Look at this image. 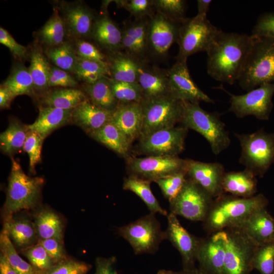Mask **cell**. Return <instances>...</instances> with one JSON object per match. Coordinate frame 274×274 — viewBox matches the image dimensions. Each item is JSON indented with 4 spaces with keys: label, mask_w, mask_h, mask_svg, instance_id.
Here are the masks:
<instances>
[{
    "label": "cell",
    "mask_w": 274,
    "mask_h": 274,
    "mask_svg": "<svg viewBox=\"0 0 274 274\" xmlns=\"http://www.w3.org/2000/svg\"><path fill=\"white\" fill-rule=\"evenodd\" d=\"M0 274H18L11 267L5 255L0 252Z\"/></svg>",
    "instance_id": "58"
},
{
    "label": "cell",
    "mask_w": 274,
    "mask_h": 274,
    "mask_svg": "<svg viewBox=\"0 0 274 274\" xmlns=\"http://www.w3.org/2000/svg\"><path fill=\"white\" fill-rule=\"evenodd\" d=\"M183 101L180 123L202 135L210 144L216 155L227 149L231 143L225 124L218 113L209 112L201 108L199 104Z\"/></svg>",
    "instance_id": "4"
},
{
    "label": "cell",
    "mask_w": 274,
    "mask_h": 274,
    "mask_svg": "<svg viewBox=\"0 0 274 274\" xmlns=\"http://www.w3.org/2000/svg\"><path fill=\"white\" fill-rule=\"evenodd\" d=\"M143 124L141 136L175 126L180 123L183 101L166 95L141 101Z\"/></svg>",
    "instance_id": "8"
},
{
    "label": "cell",
    "mask_w": 274,
    "mask_h": 274,
    "mask_svg": "<svg viewBox=\"0 0 274 274\" xmlns=\"http://www.w3.org/2000/svg\"><path fill=\"white\" fill-rule=\"evenodd\" d=\"M76 53L78 57L108 63V58L96 46L83 40L77 42Z\"/></svg>",
    "instance_id": "51"
},
{
    "label": "cell",
    "mask_w": 274,
    "mask_h": 274,
    "mask_svg": "<svg viewBox=\"0 0 274 274\" xmlns=\"http://www.w3.org/2000/svg\"><path fill=\"white\" fill-rule=\"evenodd\" d=\"M110 78L128 83H138V62L122 51L109 54Z\"/></svg>",
    "instance_id": "31"
},
{
    "label": "cell",
    "mask_w": 274,
    "mask_h": 274,
    "mask_svg": "<svg viewBox=\"0 0 274 274\" xmlns=\"http://www.w3.org/2000/svg\"><path fill=\"white\" fill-rule=\"evenodd\" d=\"M187 179L197 184L214 199L224 194L222 183L225 173L219 162H203L186 159Z\"/></svg>",
    "instance_id": "17"
},
{
    "label": "cell",
    "mask_w": 274,
    "mask_h": 274,
    "mask_svg": "<svg viewBox=\"0 0 274 274\" xmlns=\"http://www.w3.org/2000/svg\"><path fill=\"white\" fill-rule=\"evenodd\" d=\"M2 229L6 231L15 248L20 251L38 243L32 216L26 210L16 213L3 221Z\"/></svg>",
    "instance_id": "21"
},
{
    "label": "cell",
    "mask_w": 274,
    "mask_h": 274,
    "mask_svg": "<svg viewBox=\"0 0 274 274\" xmlns=\"http://www.w3.org/2000/svg\"><path fill=\"white\" fill-rule=\"evenodd\" d=\"M74 73L81 80L89 75H98L110 77V73L107 63L89 60L78 57Z\"/></svg>",
    "instance_id": "50"
},
{
    "label": "cell",
    "mask_w": 274,
    "mask_h": 274,
    "mask_svg": "<svg viewBox=\"0 0 274 274\" xmlns=\"http://www.w3.org/2000/svg\"><path fill=\"white\" fill-rule=\"evenodd\" d=\"M253 267L260 274H274V242L258 246L254 256Z\"/></svg>",
    "instance_id": "45"
},
{
    "label": "cell",
    "mask_w": 274,
    "mask_h": 274,
    "mask_svg": "<svg viewBox=\"0 0 274 274\" xmlns=\"http://www.w3.org/2000/svg\"><path fill=\"white\" fill-rule=\"evenodd\" d=\"M220 30L207 18H187L181 24L177 43L179 52L176 60H187L189 56L207 50Z\"/></svg>",
    "instance_id": "10"
},
{
    "label": "cell",
    "mask_w": 274,
    "mask_h": 274,
    "mask_svg": "<svg viewBox=\"0 0 274 274\" xmlns=\"http://www.w3.org/2000/svg\"><path fill=\"white\" fill-rule=\"evenodd\" d=\"M155 214L150 213L118 228V233L129 243L135 255L154 254L166 239L165 231L161 230Z\"/></svg>",
    "instance_id": "7"
},
{
    "label": "cell",
    "mask_w": 274,
    "mask_h": 274,
    "mask_svg": "<svg viewBox=\"0 0 274 274\" xmlns=\"http://www.w3.org/2000/svg\"><path fill=\"white\" fill-rule=\"evenodd\" d=\"M230 97L229 111L239 118L253 116L260 120H267L273 108L274 83L260 85L242 95L233 94L226 90Z\"/></svg>",
    "instance_id": "11"
},
{
    "label": "cell",
    "mask_w": 274,
    "mask_h": 274,
    "mask_svg": "<svg viewBox=\"0 0 274 274\" xmlns=\"http://www.w3.org/2000/svg\"><path fill=\"white\" fill-rule=\"evenodd\" d=\"M251 37L252 47L237 81L240 87L247 91L274 83V38Z\"/></svg>",
    "instance_id": "5"
},
{
    "label": "cell",
    "mask_w": 274,
    "mask_h": 274,
    "mask_svg": "<svg viewBox=\"0 0 274 274\" xmlns=\"http://www.w3.org/2000/svg\"><path fill=\"white\" fill-rule=\"evenodd\" d=\"M0 251L18 274H37L32 266L19 255L7 233L3 229L0 234Z\"/></svg>",
    "instance_id": "39"
},
{
    "label": "cell",
    "mask_w": 274,
    "mask_h": 274,
    "mask_svg": "<svg viewBox=\"0 0 274 274\" xmlns=\"http://www.w3.org/2000/svg\"><path fill=\"white\" fill-rule=\"evenodd\" d=\"M91 267L89 263L68 256L39 274H88Z\"/></svg>",
    "instance_id": "47"
},
{
    "label": "cell",
    "mask_w": 274,
    "mask_h": 274,
    "mask_svg": "<svg viewBox=\"0 0 274 274\" xmlns=\"http://www.w3.org/2000/svg\"><path fill=\"white\" fill-rule=\"evenodd\" d=\"M252 42L251 35L220 30L206 51L208 75L217 81L233 84L244 70Z\"/></svg>",
    "instance_id": "1"
},
{
    "label": "cell",
    "mask_w": 274,
    "mask_h": 274,
    "mask_svg": "<svg viewBox=\"0 0 274 274\" xmlns=\"http://www.w3.org/2000/svg\"><path fill=\"white\" fill-rule=\"evenodd\" d=\"M33 211L31 216L39 240L55 238L63 241L65 223L57 212L42 204Z\"/></svg>",
    "instance_id": "27"
},
{
    "label": "cell",
    "mask_w": 274,
    "mask_h": 274,
    "mask_svg": "<svg viewBox=\"0 0 274 274\" xmlns=\"http://www.w3.org/2000/svg\"><path fill=\"white\" fill-rule=\"evenodd\" d=\"M226 247L223 274H250L253 260L259 245L237 227L224 229Z\"/></svg>",
    "instance_id": "9"
},
{
    "label": "cell",
    "mask_w": 274,
    "mask_h": 274,
    "mask_svg": "<svg viewBox=\"0 0 274 274\" xmlns=\"http://www.w3.org/2000/svg\"><path fill=\"white\" fill-rule=\"evenodd\" d=\"M15 97L12 93L4 86L0 87V107L1 109L8 108L11 101Z\"/></svg>",
    "instance_id": "57"
},
{
    "label": "cell",
    "mask_w": 274,
    "mask_h": 274,
    "mask_svg": "<svg viewBox=\"0 0 274 274\" xmlns=\"http://www.w3.org/2000/svg\"><path fill=\"white\" fill-rule=\"evenodd\" d=\"M113 94L118 104L141 102L143 95L141 88L138 83L117 81L109 78Z\"/></svg>",
    "instance_id": "42"
},
{
    "label": "cell",
    "mask_w": 274,
    "mask_h": 274,
    "mask_svg": "<svg viewBox=\"0 0 274 274\" xmlns=\"http://www.w3.org/2000/svg\"><path fill=\"white\" fill-rule=\"evenodd\" d=\"M77 82L65 71L56 67H51L48 81L49 87L61 86L73 88Z\"/></svg>",
    "instance_id": "54"
},
{
    "label": "cell",
    "mask_w": 274,
    "mask_h": 274,
    "mask_svg": "<svg viewBox=\"0 0 274 274\" xmlns=\"http://www.w3.org/2000/svg\"><path fill=\"white\" fill-rule=\"evenodd\" d=\"M73 111L44 107L40 109L36 121L28 125V129L38 132L45 139L54 130L72 121Z\"/></svg>",
    "instance_id": "29"
},
{
    "label": "cell",
    "mask_w": 274,
    "mask_h": 274,
    "mask_svg": "<svg viewBox=\"0 0 274 274\" xmlns=\"http://www.w3.org/2000/svg\"><path fill=\"white\" fill-rule=\"evenodd\" d=\"M211 0H198L197 3V14L196 16L207 18V14L209 11L210 6L212 3Z\"/></svg>",
    "instance_id": "59"
},
{
    "label": "cell",
    "mask_w": 274,
    "mask_h": 274,
    "mask_svg": "<svg viewBox=\"0 0 274 274\" xmlns=\"http://www.w3.org/2000/svg\"><path fill=\"white\" fill-rule=\"evenodd\" d=\"M226 247L224 230L202 238L196 255L199 268L208 274H223Z\"/></svg>",
    "instance_id": "20"
},
{
    "label": "cell",
    "mask_w": 274,
    "mask_h": 274,
    "mask_svg": "<svg viewBox=\"0 0 274 274\" xmlns=\"http://www.w3.org/2000/svg\"><path fill=\"white\" fill-rule=\"evenodd\" d=\"M268 204V199L261 193L250 198L224 193L214 199L203 222L204 229L212 234L236 226L255 212L266 208Z\"/></svg>",
    "instance_id": "2"
},
{
    "label": "cell",
    "mask_w": 274,
    "mask_h": 274,
    "mask_svg": "<svg viewBox=\"0 0 274 274\" xmlns=\"http://www.w3.org/2000/svg\"><path fill=\"white\" fill-rule=\"evenodd\" d=\"M44 180L25 174L20 165L12 158V167L2 216L4 221L22 211L34 210L41 205Z\"/></svg>",
    "instance_id": "3"
},
{
    "label": "cell",
    "mask_w": 274,
    "mask_h": 274,
    "mask_svg": "<svg viewBox=\"0 0 274 274\" xmlns=\"http://www.w3.org/2000/svg\"><path fill=\"white\" fill-rule=\"evenodd\" d=\"M65 32L64 22L57 11L54 10L51 18L40 30L39 36L44 43L52 47L63 43Z\"/></svg>",
    "instance_id": "40"
},
{
    "label": "cell",
    "mask_w": 274,
    "mask_h": 274,
    "mask_svg": "<svg viewBox=\"0 0 274 274\" xmlns=\"http://www.w3.org/2000/svg\"><path fill=\"white\" fill-rule=\"evenodd\" d=\"M38 243L44 248L55 264L68 257L64 248L63 241L48 238L40 239Z\"/></svg>",
    "instance_id": "52"
},
{
    "label": "cell",
    "mask_w": 274,
    "mask_h": 274,
    "mask_svg": "<svg viewBox=\"0 0 274 274\" xmlns=\"http://www.w3.org/2000/svg\"><path fill=\"white\" fill-rule=\"evenodd\" d=\"M51 67L45 56L40 50L35 49L30 55L28 68L33 80L34 90L42 93L49 88Z\"/></svg>",
    "instance_id": "38"
},
{
    "label": "cell",
    "mask_w": 274,
    "mask_h": 274,
    "mask_svg": "<svg viewBox=\"0 0 274 274\" xmlns=\"http://www.w3.org/2000/svg\"><path fill=\"white\" fill-rule=\"evenodd\" d=\"M44 139L37 132L29 130L23 147L29 156V170L35 172V166L41 161V154Z\"/></svg>",
    "instance_id": "49"
},
{
    "label": "cell",
    "mask_w": 274,
    "mask_h": 274,
    "mask_svg": "<svg viewBox=\"0 0 274 274\" xmlns=\"http://www.w3.org/2000/svg\"><path fill=\"white\" fill-rule=\"evenodd\" d=\"M88 135L118 154L128 156L131 143L111 120Z\"/></svg>",
    "instance_id": "32"
},
{
    "label": "cell",
    "mask_w": 274,
    "mask_h": 274,
    "mask_svg": "<svg viewBox=\"0 0 274 274\" xmlns=\"http://www.w3.org/2000/svg\"><path fill=\"white\" fill-rule=\"evenodd\" d=\"M112 112L100 108L87 99L73 110L72 121L89 135L110 122Z\"/></svg>",
    "instance_id": "28"
},
{
    "label": "cell",
    "mask_w": 274,
    "mask_h": 274,
    "mask_svg": "<svg viewBox=\"0 0 274 274\" xmlns=\"http://www.w3.org/2000/svg\"><path fill=\"white\" fill-rule=\"evenodd\" d=\"M138 83L143 100L170 95L167 71L148 63L138 62Z\"/></svg>",
    "instance_id": "22"
},
{
    "label": "cell",
    "mask_w": 274,
    "mask_h": 274,
    "mask_svg": "<svg viewBox=\"0 0 274 274\" xmlns=\"http://www.w3.org/2000/svg\"><path fill=\"white\" fill-rule=\"evenodd\" d=\"M16 97L34 93L33 82L28 68L22 63L15 65L9 76L2 84Z\"/></svg>",
    "instance_id": "37"
},
{
    "label": "cell",
    "mask_w": 274,
    "mask_h": 274,
    "mask_svg": "<svg viewBox=\"0 0 274 274\" xmlns=\"http://www.w3.org/2000/svg\"><path fill=\"white\" fill-rule=\"evenodd\" d=\"M187 181L185 172H180L155 182L164 196L169 202L173 200L182 190Z\"/></svg>",
    "instance_id": "48"
},
{
    "label": "cell",
    "mask_w": 274,
    "mask_h": 274,
    "mask_svg": "<svg viewBox=\"0 0 274 274\" xmlns=\"http://www.w3.org/2000/svg\"><path fill=\"white\" fill-rule=\"evenodd\" d=\"M251 36L274 38V12L261 15L254 26Z\"/></svg>",
    "instance_id": "53"
},
{
    "label": "cell",
    "mask_w": 274,
    "mask_h": 274,
    "mask_svg": "<svg viewBox=\"0 0 274 274\" xmlns=\"http://www.w3.org/2000/svg\"><path fill=\"white\" fill-rule=\"evenodd\" d=\"M181 24L156 12L149 18V58L161 60L167 56L172 45L177 42Z\"/></svg>",
    "instance_id": "15"
},
{
    "label": "cell",
    "mask_w": 274,
    "mask_h": 274,
    "mask_svg": "<svg viewBox=\"0 0 274 274\" xmlns=\"http://www.w3.org/2000/svg\"><path fill=\"white\" fill-rule=\"evenodd\" d=\"M87 98L82 90L74 88L56 89L46 92L42 101L46 107H52L63 110H74Z\"/></svg>",
    "instance_id": "33"
},
{
    "label": "cell",
    "mask_w": 274,
    "mask_h": 274,
    "mask_svg": "<svg viewBox=\"0 0 274 274\" xmlns=\"http://www.w3.org/2000/svg\"><path fill=\"white\" fill-rule=\"evenodd\" d=\"M214 199L201 187L187 179L181 191L169 202L170 212L191 221L203 222Z\"/></svg>",
    "instance_id": "13"
},
{
    "label": "cell",
    "mask_w": 274,
    "mask_h": 274,
    "mask_svg": "<svg viewBox=\"0 0 274 274\" xmlns=\"http://www.w3.org/2000/svg\"><path fill=\"white\" fill-rule=\"evenodd\" d=\"M108 77H103L92 84H85L84 89L90 101L102 109L113 111L118 105Z\"/></svg>",
    "instance_id": "34"
},
{
    "label": "cell",
    "mask_w": 274,
    "mask_h": 274,
    "mask_svg": "<svg viewBox=\"0 0 274 274\" xmlns=\"http://www.w3.org/2000/svg\"><path fill=\"white\" fill-rule=\"evenodd\" d=\"M149 19L124 22L121 51L139 63H148Z\"/></svg>",
    "instance_id": "19"
},
{
    "label": "cell",
    "mask_w": 274,
    "mask_h": 274,
    "mask_svg": "<svg viewBox=\"0 0 274 274\" xmlns=\"http://www.w3.org/2000/svg\"><path fill=\"white\" fill-rule=\"evenodd\" d=\"M170 94L181 101L193 103L204 101L214 104L215 101L195 84L192 79L187 60H176L167 70Z\"/></svg>",
    "instance_id": "16"
},
{
    "label": "cell",
    "mask_w": 274,
    "mask_h": 274,
    "mask_svg": "<svg viewBox=\"0 0 274 274\" xmlns=\"http://www.w3.org/2000/svg\"><path fill=\"white\" fill-rule=\"evenodd\" d=\"M157 274H179V273L172 270L160 269L158 271Z\"/></svg>",
    "instance_id": "61"
},
{
    "label": "cell",
    "mask_w": 274,
    "mask_h": 274,
    "mask_svg": "<svg viewBox=\"0 0 274 274\" xmlns=\"http://www.w3.org/2000/svg\"><path fill=\"white\" fill-rule=\"evenodd\" d=\"M116 258L98 257L95 259V269L93 274H118L115 268Z\"/></svg>",
    "instance_id": "56"
},
{
    "label": "cell",
    "mask_w": 274,
    "mask_h": 274,
    "mask_svg": "<svg viewBox=\"0 0 274 274\" xmlns=\"http://www.w3.org/2000/svg\"><path fill=\"white\" fill-rule=\"evenodd\" d=\"M128 175L150 182L180 173L186 172V159L178 156H147L126 157Z\"/></svg>",
    "instance_id": "12"
},
{
    "label": "cell",
    "mask_w": 274,
    "mask_h": 274,
    "mask_svg": "<svg viewBox=\"0 0 274 274\" xmlns=\"http://www.w3.org/2000/svg\"><path fill=\"white\" fill-rule=\"evenodd\" d=\"M235 227L241 229L259 246L274 242V218L266 208L255 212Z\"/></svg>",
    "instance_id": "26"
},
{
    "label": "cell",
    "mask_w": 274,
    "mask_h": 274,
    "mask_svg": "<svg viewBox=\"0 0 274 274\" xmlns=\"http://www.w3.org/2000/svg\"><path fill=\"white\" fill-rule=\"evenodd\" d=\"M46 54L57 67L66 72L74 73L78 56L70 44L63 43L51 47L46 50Z\"/></svg>",
    "instance_id": "41"
},
{
    "label": "cell",
    "mask_w": 274,
    "mask_h": 274,
    "mask_svg": "<svg viewBox=\"0 0 274 274\" xmlns=\"http://www.w3.org/2000/svg\"><path fill=\"white\" fill-rule=\"evenodd\" d=\"M117 7L128 11L134 19L150 18L155 13L154 0L115 1Z\"/></svg>",
    "instance_id": "46"
},
{
    "label": "cell",
    "mask_w": 274,
    "mask_h": 274,
    "mask_svg": "<svg viewBox=\"0 0 274 274\" xmlns=\"http://www.w3.org/2000/svg\"><path fill=\"white\" fill-rule=\"evenodd\" d=\"M179 273V274H208L199 267L196 268L195 267L190 269H183Z\"/></svg>",
    "instance_id": "60"
},
{
    "label": "cell",
    "mask_w": 274,
    "mask_h": 274,
    "mask_svg": "<svg viewBox=\"0 0 274 274\" xmlns=\"http://www.w3.org/2000/svg\"><path fill=\"white\" fill-rule=\"evenodd\" d=\"M28 130V125L18 121H11L6 129L0 134L2 151L12 155L23 149Z\"/></svg>",
    "instance_id": "36"
},
{
    "label": "cell",
    "mask_w": 274,
    "mask_h": 274,
    "mask_svg": "<svg viewBox=\"0 0 274 274\" xmlns=\"http://www.w3.org/2000/svg\"><path fill=\"white\" fill-rule=\"evenodd\" d=\"M187 132L184 126L159 130L139 138L135 149L146 156H178L185 149Z\"/></svg>",
    "instance_id": "14"
},
{
    "label": "cell",
    "mask_w": 274,
    "mask_h": 274,
    "mask_svg": "<svg viewBox=\"0 0 274 274\" xmlns=\"http://www.w3.org/2000/svg\"><path fill=\"white\" fill-rule=\"evenodd\" d=\"M113 122L132 143L140 138L143 124L142 107L141 102L119 104L112 112Z\"/></svg>",
    "instance_id": "23"
},
{
    "label": "cell",
    "mask_w": 274,
    "mask_h": 274,
    "mask_svg": "<svg viewBox=\"0 0 274 274\" xmlns=\"http://www.w3.org/2000/svg\"><path fill=\"white\" fill-rule=\"evenodd\" d=\"M0 43L9 48L12 53L19 57L24 58L27 54V49L17 43L8 31L0 27Z\"/></svg>",
    "instance_id": "55"
},
{
    "label": "cell",
    "mask_w": 274,
    "mask_h": 274,
    "mask_svg": "<svg viewBox=\"0 0 274 274\" xmlns=\"http://www.w3.org/2000/svg\"><path fill=\"white\" fill-rule=\"evenodd\" d=\"M155 11L173 21L182 23L186 17V1L154 0Z\"/></svg>",
    "instance_id": "43"
},
{
    "label": "cell",
    "mask_w": 274,
    "mask_h": 274,
    "mask_svg": "<svg viewBox=\"0 0 274 274\" xmlns=\"http://www.w3.org/2000/svg\"><path fill=\"white\" fill-rule=\"evenodd\" d=\"M256 177L246 169L225 172L222 183L224 192L239 197H252L256 195L258 191Z\"/></svg>",
    "instance_id": "30"
},
{
    "label": "cell",
    "mask_w": 274,
    "mask_h": 274,
    "mask_svg": "<svg viewBox=\"0 0 274 274\" xmlns=\"http://www.w3.org/2000/svg\"><path fill=\"white\" fill-rule=\"evenodd\" d=\"M21 253L27 259L37 274L48 270L55 264L44 248L38 243Z\"/></svg>",
    "instance_id": "44"
},
{
    "label": "cell",
    "mask_w": 274,
    "mask_h": 274,
    "mask_svg": "<svg viewBox=\"0 0 274 274\" xmlns=\"http://www.w3.org/2000/svg\"><path fill=\"white\" fill-rule=\"evenodd\" d=\"M151 182L137 177L128 176L124 179L123 188L130 191L137 195L146 204L150 213H157L167 216V211L160 205L158 200L153 194Z\"/></svg>",
    "instance_id": "35"
},
{
    "label": "cell",
    "mask_w": 274,
    "mask_h": 274,
    "mask_svg": "<svg viewBox=\"0 0 274 274\" xmlns=\"http://www.w3.org/2000/svg\"><path fill=\"white\" fill-rule=\"evenodd\" d=\"M166 217V239L179 252L182 257L183 269L195 267L196 255L202 238L190 233L181 225L177 216L174 214L170 212Z\"/></svg>",
    "instance_id": "18"
},
{
    "label": "cell",
    "mask_w": 274,
    "mask_h": 274,
    "mask_svg": "<svg viewBox=\"0 0 274 274\" xmlns=\"http://www.w3.org/2000/svg\"><path fill=\"white\" fill-rule=\"evenodd\" d=\"M91 37L109 54L121 51L122 30L109 16L104 13L96 18Z\"/></svg>",
    "instance_id": "25"
},
{
    "label": "cell",
    "mask_w": 274,
    "mask_h": 274,
    "mask_svg": "<svg viewBox=\"0 0 274 274\" xmlns=\"http://www.w3.org/2000/svg\"><path fill=\"white\" fill-rule=\"evenodd\" d=\"M234 134L241 147L239 163L255 176L263 177L274 163V132L262 128L251 133Z\"/></svg>",
    "instance_id": "6"
},
{
    "label": "cell",
    "mask_w": 274,
    "mask_h": 274,
    "mask_svg": "<svg viewBox=\"0 0 274 274\" xmlns=\"http://www.w3.org/2000/svg\"><path fill=\"white\" fill-rule=\"evenodd\" d=\"M65 27L74 36L91 37L96 18L90 9L82 4H66L62 6Z\"/></svg>",
    "instance_id": "24"
}]
</instances>
